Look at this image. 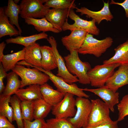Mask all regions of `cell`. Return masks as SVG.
Here are the masks:
<instances>
[{
	"mask_svg": "<svg viewBox=\"0 0 128 128\" xmlns=\"http://www.w3.org/2000/svg\"><path fill=\"white\" fill-rule=\"evenodd\" d=\"M70 53L64 57L68 71L77 77L79 83L84 85L90 84L88 73L91 68L90 64L88 62L81 60L78 50H73Z\"/></svg>",
	"mask_w": 128,
	"mask_h": 128,
	"instance_id": "1",
	"label": "cell"
},
{
	"mask_svg": "<svg viewBox=\"0 0 128 128\" xmlns=\"http://www.w3.org/2000/svg\"><path fill=\"white\" fill-rule=\"evenodd\" d=\"M113 41V38L110 37L99 40L94 38L93 35L87 33L78 52L83 55H93L99 57L112 46Z\"/></svg>",
	"mask_w": 128,
	"mask_h": 128,
	"instance_id": "2",
	"label": "cell"
},
{
	"mask_svg": "<svg viewBox=\"0 0 128 128\" xmlns=\"http://www.w3.org/2000/svg\"><path fill=\"white\" fill-rule=\"evenodd\" d=\"M21 79L20 88L28 85L38 84L42 85L50 79L47 74L41 72L38 69L25 67L23 65L16 64L12 70Z\"/></svg>",
	"mask_w": 128,
	"mask_h": 128,
	"instance_id": "3",
	"label": "cell"
},
{
	"mask_svg": "<svg viewBox=\"0 0 128 128\" xmlns=\"http://www.w3.org/2000/svg\"><path fill=\"white\" fill-rule=\"evenodd\" d=\"M92 108L87 127H94L111 123L110 110L107 105L99 99L91 101Z\"/></svg>",
	"mask_w": 128,
	"mask_h": 128,
	"instance_id": "4",
	"label": "cell"
},
{
	"mask_svg": "<svg viewBox=\"0 0 128 128\" xmlns=\"http://www.w3.org/2000/svg\"><path fill=\"white\" fill-rule=\"evenodd\" d=\"M121 65L118 63L103 64L91 68L88 73L91 86L98 88L105 86L107 81L114 73L115 69Z\"/></svg>",
	"mask_w": 128,
	"mask_h": 128,
	"instance_id": "5",
	"label": "cell"
},
{
	"mask_svg": "<svg viewBox=\"0 0 128 128\" xmlns=\"http://www.w3.org/2000/svg\"><path fill=\"white\" fill-rule=\"evenodd\" d=\"M88 98L78 97L76 99V112L75 116L67 119L76 128L87 127L92 105Z\"/></svg>",
	"mask_w": 128,
	"mask_h": 128,
	"instance_id": "6",
	"label": "cell"
},
{
	"mask_svg": "<svg viewBox=\"0 0 128 128\" xmlns=\"http://www.w3.org/2000/svg\"><path fill=\"white\" fill-rule=\"evenodd\" d=\"M68 17L74 21V23L73 24H70L68 23L67 19L63 26V31H82L86 32L93 35H99L100 30L96 26V23L94 19L88 21L83 19L78 15L72 9H70Z\"/></svg>",
	"mask_w": 128,
	"mask_h": 128,
	"instance_id": "7",
	"label": "cell"
},
{
	"mask_svg": "<svg viewBox=\"0 0 128 128\" xmlns=\"http://www.w3.org/2000/svg\"><path fill=\"white\" fill-rule=\"evenodd\" d=\"M41 0H22L20 5V16L25 19L45 17L50 8L43 5Z\"/></svg>",
	"mask_w": 128,
	"mask_h": 128,
	"instance_id": "8",
	"label": "cell"
},
{
	"mask_svg": "<svg viewBox=\"0 0 128 128\" xmlns=\"http://www.w3.org/2000/svg\"><path fill=\"white\" fill-rule=\"evenodd\" d=\"M74 95L66 93L62 100L55 106L52 107V114L55 118L59 119H67L73 117L76 112V99Z\"/></svg>",
	"mask_w": 128,
	"mask_h": 128,
	"instance_id": "9",
	"label": "cell"
},
{
	"mask_svg": "<svg viewBox=\"0 0 128 128\" xmlns=\"http://www.w3.org/2000/svg\"><path fill=\"white\" fill-rule=\"evenodd\" d=\"M31 67L36 68L47 75L58 91L65 94L71 93L78 97L89 98L90 96L85 93L82 88H79L74 83L69 84L61 78L54 74L51 71H46L41 68L33 65Z\"/></svg>",
	"mask_w": 128,
	"mask_h": 128,
	"instance_id": "10",
	"label": "cell"
},
{
	"mask_svg": "<svg viewBox=\"0 0 128 128\" xmlns=\"http://www.w3.org/2000/svg\"><path fill=\"white\" fill-rule=\"evenodd\" d=\"M52 47L55 57L58 70L56 75L62 78L67 83L71 84L78 82L77 77L71 74L66 67L64 58L59 54L57 48V44L55 38L49 36L47 39Z\"/></svg>",
	"mask_w": 128,
	"mask_h": 128,
	"instance_id": "11",
	"label": "cell"
},
{
	"mask_svg": "<svg viewBox=\"0 0 128 128\" xmlns=\"http://www.w3.org/2000/svg\"><path fill=\"white\" fill-rule=\"evenodd\" d=\"M103 6L99 11H92L85 7H82L80 8L77 7L76 11L80 13L81 15H85L87 17L91 18L98 25L103 20H105L107 22L111 21L114 17L110 9L109 1L108 0L106 2L103 0Z\"/></svg>",
	"mask_w": 128,
	"mask_h": 128,
	"instance_id": "12",
	"label": "cell"
},
{
	"mask_svg": "<svg viewBox=\"0 0 128 128\" xmlns=\"http://www.w3.org/2000/svg\"><path fill=\"white\" fill-rule=\"evenodd\" d=\"M128 84V63L121 64L106 82L105 86L116 92L119 89Z\"/></svg>",
	"mask_w": 128,
	"mask_h": 128,
	"instance_id": "13",
	"label": "cell"
},
{
	"mask_svg": "<svg viewBox=\"0 0 128 128\" xmlns=\"http://www.w3.org/2000/svg\"><path fill=\"white\" fill-rule=\"evenodd\" d=\"M83 91L92 92L100 98L107 105L110 110L114 112V107L119 103V93L109 89L105 85L100 88L92 89L82 88Z\"/></svg>",
	"mask_w": 128,
	"mask_h": 128,
	"instance_id": "14",
	"label": "cell"
},
{
	"mask_svg": "<svg viewBox=\"0 0 128 128\" xmlns=\"http://www.w3.org/2000/svg\"><path fill=\"white\" fill-rule=\"evenodd\" d=\"M87 33L84 31L73 30L69 35L62 37L61 41L70 52L78 51L83 44Z\"/></svg>",
	"mask_w": 128,
	"mask_h": 128,
	"instance_id": "15",
	"label": "cell"
},
{
	"mask_svg": "<svg viewBox=\"0 0 128 128\" xmlns=\"http://www.w3.org/2000/svg\"><path fill=\"white\" fill-rule=\"evenodd\" d=\"M70 9H50L45 17L55 28L60 32L63 31V26L68 19Z\"/></svg>",
	"mask_w": 128,
	"mask_h": 128,
	"instance_id": "16",
	"label": "cell"
},
{
	"mask_svg": "<svg viewBox=\"0 0 128 128\" xmlns=\"http://www.w3.org/2000/svg\"><path fill=\"white\" fill-rule=\"evenodd\" d=\"M42 99L52 107L63 99L65 94L53 88L46 83L40 86Z\"/></svg>",
	"mask_w": 128,
	"mask_h": 128,
	"instance_id": "17",
	"label": "cell"
},
{
	"mask_svg": "<svg viewBox=\"0 0 128 128\" xmlns=\"http://www.w3.org/2000/svg\"><path fill=\"white\" fill-rule=\"evenodd\" d=\"M40 48L41 68L46 71H50L57 68L56 59L52 47L43 46H41Z\"/></svg>",
	"mask_w": 128,
	"mask_h": 128,
	"instance_id": "18",
	"label": "cell"
},
{
	"mask_svg": "<svg viewBox=\"0 0 128 128\" xmlns=\"http://www.w3.org/2000/svg\"><path fill=\"white\" fill-rule=\"evenodd\" d=\"M21 101H33L42 98L40 85L33 84L25 89H19L15 94Z\"/></svg>",
	"mask_w": 128,
	"mask_h": 128,
	"instance_id": "19",
	"label": "cell"
},
{
	"mask_svg": "<svg viewBox=\"0 0 128 128\" xmlns=\"http://www.w3.org/2000/svg\"><path fill=\"white\" fill-rule=\"evenodd\" d=\"M25 47V61L32 65L41 68L42 56L40 45L36 42Z\"/></svg>",
	"mask_w": 128,
	"mask_h": 128,
	"instance_id": "20",
	"label": "cell"
},
{
	"mask_svg": "<svg viewBox=\"0 0 128 128\" xmlns=\"http://www.w3.org/2000/svg\"><path fill=\"white\" fill-rule=\"evenodd\" d=\"M115 54L111 58L104 60L103 64L128 63V39L114 49Z\"/></svg>",
	"mask_w": 128,
	"mask_h": 128,
	"instance_id": "21",
	"label": "cell"
},
{
	"mask_svg": "<svg viewBox=\"0 0 128 128\" xmlns=\"http://www.w3.org/2000/svg\"><path fill=\"white\" fill-rule=\"evenodd\" d=\"M19 35L20 33L14 26L10 23L9 19L5 15L4 8H0V38L6 36L10 37Z\"/></svg>",
	"mask_w": 128,
	"mask_h": 128,
	"instance_id": "22",
	"label": "cell"
},
{
	"mask_svg": "<svg viewBox=\"0 0 128 128\" xmlns=\"http://www.w3.org/2000/svg\"><path fill=\"white\" fill-rule=\"evenodd\" d=\"M21 10L20 5L15 3L13 0H9L7 6L4 8L5 13L10 23L16 27L21 35L22 31L18 23V16Z\"/></svg>",
	"mask_w": 128,
	"mask_h": 128,
	"instance_id": "23",
	"label": "cell"
},
{
	"mask_svg": "<svg viewBox=\"0 0 128 128\" xmlns=\"http://www.w3.org/2000/svg\"><path fill=\"white\" fill-rule=\"evenodd\" d=\"M25 48L17 52L6 55H4L0 62L7 72L12 70L18 62L25 60Z\"/></svg>",
	"mask_w": 128,
	"mask_h": 128,
	"instance_id": "24",
	"label": "cell"
},
{
	"mask_svg": "<svg viewBox=\"0 0 128 128\" xmlns=\"http://www.w3.org/2000/svg\"><path fill=\"white\" fill-rule=\"evenodd\" d=\"M48 37V35L45 32H42L28 36H20L15 38H9L6 39L5 41L8 44H17L23 45L24 47H26L36 43V41L38 40L47 39Z\"/></svg>",
	"mask_w": 128,
	"mask_h": 128,
	"instance_id": "25",
	"label": "cell"
},
{
	"mask_svg": "<svg viewBox=\"0 0 128 128\" xmlns=\"http://www.w3.org/2000/svg\"><path fill=\"white\" fill-rule=\"evenodd\" d=\"M24 20L26 23L28 25L33 26L36 30L38 32H45L50 31L55 33L60 32L55 28L45 17L39 19L27 18L25 19Z\"/></svg>",
	"mask_w": 128,
	"mask_h": 128,
	"instance_id": "26",
	"label": "cell"
},
{
	"mask_svg": "<svg viewBox=\"0 0 128 128\" xmlns=\"http://www.w3.org/2000/svg\"><path fill=\"white\" fill-rule=\"evenodd\" d=\"M6 78L7 84L1 94L4 96H11L15 94L21 88V81L19 79L18 75L13 71L7 74Z\"/></svg>",
	"mask_w": 128,
	"mask_h": 128,
	"instance_id": "27",
	"label": "cell"
},
{
	"mask_svg": "<svg viewBox=\"0 0 128 128\" xmlns=\"http://www.w3.org/2000/svg\"><path fill=\"white\" fill-rule=\"evenodd\" d=\"M33 102V117L34 119H44L51 110L52 107L42 98Z\"/></svg>",
	"mask_w": 128,
	"mask_h": 128,
	"instance_id": "28",
	"label": "cell"
},
{
	"mask_svg": "<svg viewBox=\"0 0 128 128\" xmlns=\"http://www.w3.org/2000/svg\"><path fill=\"white\" fill-rule=\"evenodd\" d=\"M21 102L15 94L11 97L10 101V104L13 109V121H16L18 128H24L20 107Z\"/></svg>",
	"mask_w": 128,
	"mask_h": 128,
	"instance_id": "29",
	"label": "cell"
},
{
	"mask_svg": "<svg viewBox=\"0 0 128 128\" xmlns=\"http://www.w3.org/2000/svg\"><path fill=\"white\" fill-rule=\"evenodd\" d=\"M11 96L0 95V115L5 116L12 123L13 121V108L10 105Z\"/></svg>",
	"mask_w": 128,
	"mask_h": 128,
	"instance_id": "30",
	"label": "cell"
},
{
	"mask_svg": "<svg viewBox=\"0 0 128 128\" xmlns=\"http://www.w3.org/2000/svg\"><path fill=\"white\" fill-rule=\"evenodd\" d=\"M74 0H46L44 5L49 8L56 9H72L77 7Z\"/></svg>",
	"mask_w": 128,
	"mask_h": 128,
	"instance_id": "31",
	"label": "cell"
},
{
	"mask_svg": "<svg viewBox=\"0 0 128 128\" xmlns=\"http://www.w3.org/2000/svg\"><path fill=\"white\" fill-rule=\"evenodd\" d=\"M44 128H76L67 119L55 118L46 120Z\"/></svg>",
	"mask_w": 128,
	"mask_h": 128,
	"instance_id": "32",
	"label": "cell"
},
{
	"mask_svg": "<svg viewBox=\"0 0 128 128\" xmlns=\"http://www.w3.org/2000/svg\"><path fill=\"white\" fill-rule=\"evenodd\" d=\"M33 101H21L20 107L22 119L32 121L33 117Z\"/></svg>",
	"mask_w": 128,
	"mask_h": 128,
	"instance_id": "33",
	"label": "cell"
},
{
	"mask_svg": "<svg viewBox=\"0 0 128 128\" xmlns=\"http://www.w3.org/2000/svg\"><path fill=\"white\" fill-rule=\"evenodd\" d=\"M118 111V121L123 120L128 115V94L124 96L117 105Z\"/></svg>",
	"mask_w": 128,
	"mask_h": 128,
	"instance_id": "34",
	"label": "cell"
},
{
	"mask_svg": "<svg viewBox=\"0 0 128 128\" xmlns=\"http://www.w3.org/2000/svg\"><path fill=\"white\" fill-rule=\"evenodd\" d=\"M46 123L44 119H37L32 121L23 120L24 128H44Z\"/></svg>",
	"mask_w": 128,
	"mask_h": 128,
	"instance_id": "35",
	"label": "cell"
},
{
	"mask_svg": "<svg viewBox=\"0 0 128 128\" xmlns=\"http://www.w3.org/2000/svg\"><path fill=\"white\" fill-rule=\"evenodd\" d=\"M7 74L5 70L2 63L0 62V93L2 94L3 92L5 87L3 81L4 78L6 77Z\"/></svg>",
	"mask_w": 128,
	"mask_h": 128,
	"instance_id": "36",
	"label": "cell"
},
{
	"mask_svg": "<svg viewBox=\"0 0 128 128\" xmlns=\"http://www.w3.org/2000/svg\"><path fill=\"white\" fill-rule=\"evenodd\" d=\"M0 128H16L5 116L0 115Z\"/></svg>",
	"mask_w": 128,
	"mask_h": 128,
	"instance_id": "37",
	"label": "cell"
},
{
	"mask_svg": "<svg viewBox=\"0 0 128 128\" xmlns=\"http://www.w3.org/2000/svg\"><path fill=\"white\" fill-rule=\"evenodd\" d=\"M110 4L116 5L121 6L124 9L126 17L128 18V0H125L122 3L115 2L113 0H111Z\"/></svg>",
	"mask_w": 128,
	"mask_h": 128,
	"instance_id": "38",
	"label": "cell"
},
{
	"mask_svg": "<svg viewBox=\"0 0 128 128\" xmlns=\"http://www.w3.org/2000/svg\"><path fill=\"white\" fill-rule=\"evenodd\" d=\"M118 122L117 120L114 121L111 123L99 126L94 127H86L83 128H120L118 125Z\"/></svg>",
	"mask_w": 128,
	"mask_h": 128,
	"instance_id": "39",
	"label": "cell"
},
{
	"mask_svg": "<svg viewBox=\"0 0 128 128\" xmlns=\"http://www.w3.org/2000/svg\"><path fill=\"white\" fill-rule=\"evenodd\" d=\"M6 45L4 41L2 42L0 44V61L4 55L3 54V52Z\"/></svg>",
	"mask_w": 128,
	"mask_h": 128,
	"instance_id": "40",
	"label": "cell"
},
{
	"mask_svg": "<svg viewBox=\"0 0 128 128\" xmlns=\"http://www.w3.org/2000/svg\"><path fill=\"white\" fill-rule=\"evenodd\" d=\"M19 0H13V1L16 4H17L20 1Z\"/></svg>",
	"mask_w": 128,
	"mask_h": 128,
	"instance_id": "41",
	"label": "cell"
}]
</instances>
